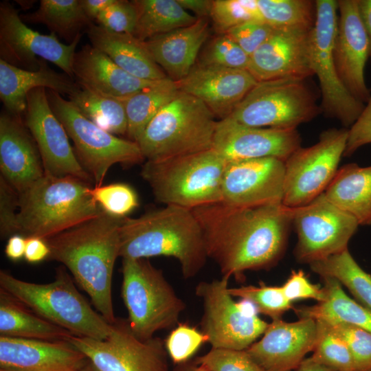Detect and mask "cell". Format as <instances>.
<instances>
[{
  "label": "cell",
  "instance_id": "25",
  "mask_svg": "<svg viewBox=\"0 0 371 371\" xmlns=\"http://www.w3.org/2000/svg\"><path fill=\"white\" fill-rule=\"evenodd\" d=\"M89 361L67 340L0 336V368L17 371H78Z\"/></svg>",
  "mask_w": 371,
  "mask_h": 371
},
{
  "label": "cell",
  "instance_id": "18",
  "mask_svg": "<svg viewBox=\"0 0 371 371\" xmlns=\"http://www.w3.org/2000/svg\"><path fill=\"white\" fill-rule=\"evenodd\" d=\"M284 161L265 157L227 162L221 202L247 207L282 203Z\"/></svg>",
  "mask_w": 371,
  "mask_h": 371
},
{
  "label": "cell",
  "instance_id": "9",
  "mask_svg": "<svg viewBox=\"0 0 371 371\" xmlns=\"http://www.w3.org/2000/svg\"><path fill=\"white\" fill-rule=\"evenodd\" d=\"M308 78L258 82L229 117L253 127L295 129L322 111Z\"/></svg>",
  "mask_w": 371,
  "mask_h": 371
},
{
  "label": "cell",
  "instance_id": "5",
  "mask_svg": "<svg viewBox=\"0 0 371 371\" xmlns=\"http://www.w3.org/2000/svg\"><path fill=\"white\" fill-rule=\"evenodd\" d=\"M0 289L74 335L105 339L112 331L113 324L93 309L64 267L57 268L54 280L47 284L24 281L1 270Z\"/></svg>",
  "mask_w": 371,
  "mask_h": 371
},
{
  "label": "cell",
  "instance_id": "54",
  "mask_svg": "<svg viewBox=\"0 0 371 371\" xmlns=\"http://www.w3.org/2000/svg\"><path fill=\"white\" fill-rule=\"evenodd\" d=\"M186 10L196 14L197 19L208 18L210 16L212 1L210 0H177Z\"/></svg>",
  "mask_w": 371,
  "mask_h": 371
},
{
  "label": "cell",
  "instance_id": "43",
  "mask_svg": "<svg viewBox=\"0 0 371 371\" xmlns=\"http://www.w3.org/2000/svg\"><path fill=\"white\" fill-rule=\"evenodd\" d=\"M205 45L199 64L247 70L249 56L226 34H219Z\"/></svg>",
  "mask_w": 371,
  "mask_h": 371
},
{
  "label": "cell",
  "instance_id": "34",
  "mask_svg": "<svg viewBox=\"0 0 371 371\" xmlns=\"http://www.w3.org/2000/svg\"><path fill=\"white\" fill-rule=\"evenodd\" d=\"M23 22L45 25L52 33L72 43L93 23L79 0H41L38 9L21 16Z\"/></svg>",
  "mask_w": 371,
  "mask_h": 371
},
{
  "label": "cell",
  "instance_id": "41",
  "mask_svg": "<svg viewBox=\"0 0 371 371\" xmlns=\"http://www.w3.org/2000/svg\"><path fill=\"white\" fill-rule=\"evenodd\" d=\"M210 17L219 34L249 21H263L256 0H213Z\"/></svg>",
  "mask_w": 371,
  "mask_h": 371
},
{
  "label": "cell",
  "instance_id": "59",
  "mask_svg": "<svg viewBox=\"0 0 371 371\" xmlns=\"http://www.w3.org/2000/svg\"><path fill=\"white\" fill-rule=\"evenodd\" d=\"M78 371H98L96 370L94 366L89 362L82 367L81 369H80Z\"/></svg>",
  "mask_w": 371,
  "mask_h": 371
},
{
  "label": "cell",
  "instance_id": "11",
  "mask_svg": "<svg viewBox=\"0 0 371 371\" xmlns=\"http://www.w3.org/2000/svg\"><path fill=\"white\" fill-rule=\"evenodd\" d=\"M315 21L309 36V60L313 75L318 78L321 109L326 115L350 127L362 112L365 104L346 88L338 75L334 44L338 20L335 0L315 1Z\"/></svg>",
  "mask_w": 371,
  "mask_h": 371
},
{
  "label": "cell",
  "instance_id": "35",
  "mask_svg": "<svg viewBox=\"0 0 371 371\" xmlns=\"http://www.w3.org/2000/svg\"><path fill=\"white\" fill-rule=\"evenodd\" d=\"M85 117L115 135H126L128 121L124 100L109 97L80 86L68 96Z\"/></svg>",
  "mask_w": 371,
  "mask_h": 371
},
{
  "label": "cell",
  "instance_id": "40",
  "mask_svg": "<svg viewBox=\"0 0 371 371\" xmlns=\"http://www.w3.org/2000/svg\"><path fill=\"white\" fill-rule=\"evenodd\" d=\"M232 297H238L250 304L258 313L271 319H281L282 315L293 308L281 286H269L260 282L259 286L247 285L228 289Z\"/></svg>",
  "mask_w": 371,
  "mask_h": 371
},
{
  "label": "cell",
  "instance_id": "48",
  "mask_svg": "<svg viewBox=\"0 0 371 371\" xmlns=\"http://www.w3.org/2000/svg\"><path fill=\"white\" fill-rule=\"evenodd\" d=\"M273 28L262 21H249L225 34L250 56L271 34Z\"/></svg>",
  "mask_w": 371,
  "mask_h": 371
},
{
  "label": "cell",
  "instance_id": "7",
  "mask_svg": "<svg viewBox=\"0 0 371 371\" xmlns=\"http://www.w3.org/2000/svg\"><path fill=\"white\" fill-rule=\"evenodd\" d=\"M217 122L203 102L179 91L151 120L136 143L149 161L207 150L212 148Z\"/></svg>",
  "mask_w": 371,
  "mask_h": 371
},
{
  "label": "cell",
  "instance_id": "42",
  "mask_svg": "<svg viewBox=\"0 0 371 371\" xmlns=\"http://www.w3.org/2000/svg\"><path fill=\"white\" fill-rule=\"evenodd\" d=\"M91 194L102 210L119 218L127 217L139 205L135 190L124 183H114L91 188Z\"/></svg>",
  "mask_w": 371,
  "mask_h": 371
},
{
  "label": "cell",
  "instance_id": "49",
  "mask_svg": "<svg viewBox=\"0 0 371 371\" xmlns=\"http://www.w3.org/2000/svg\"><path fill=\"white\" fill-rule=\"evenodd\" d=\"M19 193L0 176V234L2 238L19 234Z\"/></svg>",
  "mask_w": 371,
  "mask_h": 371
},
{
  "label": "cell",
  "instance_id": "13",
  "mask_svg": "<svg viewBox=\"0 0 371 371\" xmlns=\"http://www.w3.org/2000/svg\"><path fill=\"white\" fill-rule=\"evenodd\" d=\"M348 134L346 128H328L317 143L300 146L284 161L283 205L302 206L324 192L339 169Z\"/></svg>",
  "mask_w": 371,
  "mask_h": 371
},
{
  "label": "cell",
  "instance_id": "30",
  "mask_svg": "<svg viewBox=\"0 0 371 371\" xmlns=\"http://www.w3.org/2000/svg\"><path fill=\"white\" fill-rule=\"evenodd\" d=\"M324 194L333 204L355 218L359 225H371V166L344 165Z\"/></svg>",
  "mask_w": 371,
  "mask_h": 371
},
{
  "label": "cell",
  "instance_id": "14",
  "mask_svg": "<svg viewBox=\"0 0 371 371\" xmlns=\"http://www.w3.org/2000/svg\"><path fill=\"white\" fill-rule=\"evenodd\" d=\"M81 351L98 371H169L164 339L141 340L127 319H116L105 339L72 335L67 339Z\"/></svg>",
  "mask_w": 371,
  "mask_h": 371
},
{
  "label": "cell",
  "instance_id": "46",
  "mask_svg": "<svg viewBox=\"0 0 371 371\" xmlns=\"http://www.w3.org/2000/svg\"><path fill=\"white\" fill-rule=\"evenodd\" d=\"M195 360L210 371H265L245 350L212 348Z\"/></svg>",
  "mask_w": 371,
  "mask_h": 371
},
{
  "label": "cell",
  "instance_id": "47",
  "mask_svg": "<svg viewBox=\"0 0 371 371\" xmlns=\"http://www.w3.org/2000/svg\"><path fill=\"white\" fill-rule=\"evenodd\" d=\"M137 10L133 1L115 0L96 18L100 27L112 32L134 34Z\"/></svg>",
  "mask_w": 371,
  "mask_h": 371
},
{
  "label": "cell",
  "instance_id": "56",
  "mask_svg": "<svg viewBox=\"0 0 371 371\" xmlns=\"http://www.w3.org/2000/svg\"><path fill=\"white\" fill-rule=\"evenodd\" d=\"M360 15L370 41V57L371 58V0H358Z\"/></svg>",
  "mask_w": 371,
  "mask_h": 371
},
{
  "label": "cell",
  "instance_id": "60",
  "mask_svg": "<svg viewBox=\"0 0 371 371\" xmlns=\"http://www.w3.org/2000/svg\"><path fill=\"white\" fill-rule=\"evenodd\" d=\"M0 371H17V370H12V369H8V368H0Z\"/></svg>",
  "mask_w": 371,
  "mask_h": 371
},
{
  "label": "cell",
  "instance_id": "6",
  "mask_svg": "<svg viewBox=\"0 0 371 371\" xmlns=\"http://www.w3.org/2000/svg\"><path fill=\"white\" fill-rule=\"evenodd\" d=\"M226 164L225 159L210 148L161 160H146L140 175L158 202L192 210L222 201Z\"/></svg>",
  "mask_w": 371,
  "mask_h": 371
},
{
  "label": "cell",
  "instance_id": "3",
  "mask_svg": "<svg viewBox=\"0 0 371 371\" xmlns=\"http://www.w3.org/2000/svg\"><path fill=\"white\" fill-rule=\"evenodd\" d=\"M120 257H172L185 279L196 276L208 258L200 224L190 209L165 205L137 218L125 217L120 229Z\"/></svg>",
  "mask_w": 371,
  "mask_h": 371
},
{
  "label": "cell",
  "instance_id": "8",
  "mask_svg": "<svg viewBox=\"0 0 371 371\" xmlns=\"http://www.w3.org/2000/svg\"><path fill=\"white\" fill-rule=\"evenodd\" d=\"M122 297L127 322L141 340L160 330L173 329L186 304L179 297L161 269L146 258H122Z\"/></svg>",
  "mask_w": 371,
  "mask_h": 371
},
{
  "label": "cell",
  "instance_id": "36",
  "mask_svg": "<svg viewBox=\"0 0 371 371\" xmlns=\"http://www.w3.org/2000/svg\"><path fill=\"white\" fill-rule=\"evenodd\" d=\"M179 93L176 82L167 78L125 99L128 139L137 142L151 120Z\"/></svg>",
  "mask_w": 371,
  "mask_h": 371
},
{
  "label": "cell",
  "instance_id": "28",
  "mask_svg": "<svg viewBox=\"0 0 371 371\" xmlns=\"http://www.w3.org/2000/svg\"><path fill=\"white\" fill-rule=\"evenodd\" d=\"M38 87L69 96L80 85L67 74L52 69L43 59L35 71L19 68L0 59V98L6 111L17 115L25 113L27 94Z\"/></svg>",
  "mask_w": 371,
  "mask_h": 371
},
{
  "label": "cell",
  "instance_id": "50",
  "mask_svg": "<svg viewBox=\"0 0 371 371\" xmlns=\"http://www.w3.org/2000/svg\"><path fill=\"white\" fill-rule=\"evenodd\" d=\"M281 286L285 296L291 302L304 299H312L320 302L326 299L324 288L311 283L301 269L293 270Z\"/></svg>",
  "mask_w": 371,
  "mask_h": 371
},
{
  "label": "cell",
  "instance_id": "52",
  "mask_svg": "<svg viewBox=\"0 0 371 371\" xmlns=\"http://www.w3.org/2000/svg\"><path fill=\"white\" fill-rule=\"evenodd\" d=\"M49 247L45 239L30 236L26 237L24 258L29 263H38L49 258Z\"/></svg>",
  "mask_w": 371,
  "mask_h": 371
},
{
  "label": "cell",
  "instance_id": "51",
  "mask_svg": "<svg viewBox=\"0 0 371 371\" xmlns=\"http://www.w3.org/2000/svg\"><path fill=\"white\" fill-rule=\"evenodd\" d=\"M362 112L348 129L344 157L351 156L359 148L371 144V93Z\"/></svg>",
  "mask_w": 371,
  "mask_h": 371
},
{
  "label": "cell",
  "instance_id": "15",
  "mask_svg": "<svg viewBox=\"0 0 371 371\" xmlns=\"http://www.w3.org/2000/svg\"><path fill=\"white\" fill-rule=\"evenodd\" d=\"M291 210L292 225L297 236L294 255L300 263L310 265L347 249L359 225L324 193Z\"/></svg>",
  "mask_w": 371,
  "mask_h": 371
},
{
  "label": "cell",
  "instance_id": "12",
  "mask_svg": "<svg viewBox=\"0 0 371 371\" xmlns=\"http://www.w3.org/2000/svg\"><path fill=\"white\" fill-rule=\"evenodd\" d=\"M229 280L222 276L196 286L195 294L203 302L200 330L212 348L244 350L263 335L269 323L233 300Z\"/></svg>",
  "mask_w": 371,
  "mask_h": 371
},
{
  "label": "cell",
  "instance_id": "2",
  "mask_svg": "<svg viewBox=\"0 0 371 371\" xmlns=\"http://www.w3.org/2000/svg\"><path fill=\"white\" fill-rule=\"evenodd\" d=\"M124 218L105 212L48 239L49 258L61 262L88 294L99 313L116 321L112 278L120 257V229Z\"/></svg>",
  "mask_w": 371,
  "mask_h": 371
},
{
  "label": "cell",
  "instance_id": "44",
  "mask_svg": "<svg viewBox=\"0 0 371 371\" xmlns=\"http://www.w3.org/2000/svg\"><path fill=\"white\" fill-rule=\"evenodd\" d=\"M169 358L176 365L188 360L207 342L203 333L186 323H179L164 339Z\"/></svg>",
  "mask_w": 371,
  "mask_h": 371
},
{
  "label": "cell",
  "instance_id": "22",
  "mask_svg": "<svg viewBox=\"0 0 371 371\" xmlns=\"http://www.w3.org/2000/svg\"><path fill=\"white\" fill-rule=\"evenodd\" d=\"M175 82L179 91L200 100L220 120L231 115L258 81L246 69L197 63Z\"/></svg>",
  "mask_w": 371,
  "mask_h": 371
},
{
  "label": "cell",
  "instance_id": "10",
  "mask_svg": "<svg viewBox=\"0 0 371 371\" xmlns=\"http://www.w3.org/2000/svg\"><path fill=\"white\" fill-rule=\"evenodd\" d=\"M49 106L72 140L74 150L95 186L102 185L114 164L132 166L145 160L138 144L109 133L89 119L60 93L47 89Z\"/></svg>",
  "mask_w": 371,
  "mask_h": 371
},
{
  "label": "cell",
  "instance_id": "57",
  "mask_svg": "<svg viewBox=\"0 0 371 371\" xmlns=\"http://www.w3.org/2000/svg\"><path fill=\"white\" fill-rule=\"evenodd\" d=\"M295 371H335L313 361L311 357L305 358Z\"/></svg>",
  "mask_w": 371,
  "mask_h": 371
},
{
  "label": "cell",
  "instance_id": "38",
  "mask_svg": "<svg viewBox=\"0 0 371 371\" xmlns=\"http://www.w3.org/2000/svg\"><path fill=\"white\" fill-rule=\"evenodd\" d=\"M262 20L273 29L311 31L315 21V1L256 0Z\"/></svg>",
  "mask_w": 371,
  "mask_h": 371
},
{
  "label": "cell",
  "instance_id": "53",
  "mask_svg": "<svg viewBox=\"0 0 371 371\" xmlns=\"http://www.w3.org/2000/svg\"><path fill=\"white\" fill-rule=\"evenodd\" d=\"M26 245V237L16 234L9 237L5 247L6 256L12 261H18L24 258Z\"/></svg>",
  "mask_w": 371,
  "mask_h": 371
},
{
  "label": "cell",
  "instance_id": "20",
  "mask_svg": "<svg viewBox=\"0 0 371 371\" xmlns=\"http://www.w3.org/2000/svg\"><path fill=\"white\" fill-rule=\"evenodd\" d=\"M337 5L339 15L334 44L337 71L348 91L365 103L371 93L365 80V67L370 57L368 36L358 0H339Z\"/></svg>",
  "mask_w": 371,
  "mask_h": 371
},
{
  "label": "cell",
  "instance_id": "32",
  "mask_svg": "<svg viewBox=\"0 0 371 371\" xmlns=\"http://www.w3.org/2000/svg\"><path fill=\"white\" fill-rule=\"evenodd\" d=\"M325 300L312 306L294 309L300 317H309L326 322H343L357 326L371 333V310L351 299L341 284L330 277L322 278Z\"/></svg>",
  "mask_w": 371,
  "mask_h": 371
},
{
  "label": "cell",
  "instance_id": "31",
  "mask_svg": "<svg viewBox=\"0 0 371 371\" xmlns=\"http://www.w3.org/2000/svg\"><path fill=\"white\" fill-rule=\"evenodd\" d=\"M72 335L0 289V336L56 341Z\"/></svg>",
  "mask_w": 371,
  "mask_h": 371
},
{
  "label": "cell",
  "instance_id": "26",
  "mask_svg": "<svg viewBox=\"0 0 371 371\" xmlns=\"http://www.w3.org/2000/svg\"><path fill=\"white\" fill-rule=\"evenodd\" d=\"M72 68L74 78L80 87L121 100L153 87L163 80L137 78L89 44L76 52Z\"/></svg>",
  "mask_w": 371,
  "mask_h": 371
},
{
  "label": "cell",
  "instance_id": "24",
  "mask_svg": "<svg viewBox=\"0 0 371 371\" xmlns=\"http://www.w3.org/2000/svg\"><path fill=\"white\" fill-rule=\"evenodd\" d=\"M1 175L19 194L45 175L37 145L21 115H0Z\"/></svg>",
  "mask_w": 371,
  "mask_h": 371
},
{
  "label": "cell",
  "instance_id": "17",
  "mask_svg": "<svg viewBox=\"0 0 371 371\" xmlns=\"http://www.w3.org/2000/svg\"><path fill=\"white\" fill-rule=\"evenodd\" d=\"M25 124L37 145L45 175L78 178L89 183L93 181L80 164L64 126L53 113L45 88H36L27 94Z\"/></svg>",
  "mask_w": 371,
  "mask_h": 371
},
{
  "label": "cell",
  "instance_id": "1",
  "mask_svg": "<svg viewBox=\"0 0 371 371\" xmlns=\"http://www.w3.org/2000/svg\"><path fill=\"white\" fill-rule=\"evenodd\" d=\"M192 210L208 258L216 263L222 276L240 281L247 271L273 267L285 252L292 210L282 203L238 207L221 201Z\"/></svg>",
  "mask_w": 371,
  "mask_h": 371
},
{
  "label": "cell",
  "instance_id": "37",
  "mask_svg": "<svg viewBox=\"0 0 371 371\" xmlns=\"http://www.w3.org/2000/svg\"><path fill=\"white\" fill-rule=\"evenodd\" d=\"M309 266L322 278L337 280L359 304L371 310V274L358 265L348 249Z\"/></svg>",
  "mask_w": 371,
  "mask_h": 371
},
{
  "label": "cell",
  "instance_id": "27",
  "mask_svg": "<svg viewBox=\"0 0 371 371\" xmlns=\"http://www.w3.org/2000/svg\"><path fill=\"white\" fill-rule=\"evenodd\" d=\"M209 34L207 18L198 19L192 25L153 36L144 42L153 58L168 78L177 82L185 78L196 65Z\"/></svg>",
  "mask_w": 371,
  "mask_h": 371
},
{
  "label": "cell",
  "instance_id": "33",
  "mask_svg": "<svg viewBox=\"0 0 371 371\" xmlns=\"http://www.w3.org/2000/svg\"><path fill=\"white\" fill-rule=\"evenodd\" d=\"M137 23L134 36L142 41L186 27L197 21L177 0H135Z\"/></svg>",
  "mask_w": 371,
  "mask_h": 371
},
{
  "label": "cell",
  "instance_id": "4",
  "mask_svg": "<svg viewBox=\"0 0 371 371\" xmlns=\"http://www.w3.org/2000/svg\"><path fill=\"white\" fill-rule=\"evenodd\" d=\"M91 188L78 178L45 174L19 194V234L47 240L103 214Z\"/></svg>",
  "mask_w": 371,
  "mask_h": 371
},
{
  "label": "cell",
  "instance_id": "58",
  "mask_svg": "<svg viewBox=\"0 0 371 371\" xmlns=\"http://www.w3.org/2000/svg\"><path fill=\"white\" fill-rule=\"evenodd\" d=\"M172 371H210L205 366L195 359L176 364Z\"/></svg>",
  "mask_w": 371,
  "mask_h": 371
},
{
  "label": "cell",
  "instance_id": "16",
  "mask_svg": "<svg viewBox=\"0 0 371 371\" xmlns=\"http://www.w3.org/2000/svg\"><path fill=\"white\" fill-rule=\"evenodd\" d=\"M81 36L64 44L54 33L43 34L28 27L10 2L0 3V59L12 65L35 71L43 59L74 78L73 61Z\"/></svg>",
  "mask_w": 371,
  "mask_h": 371
},
{
  "label": "cell",
  "instance_id": "23",
  "mask_svg": "<svg viewBox=\"0 0 371 371\" xmlns=\"http://www.w3.org/2000/svg\"><path fill=\"white\" fill-rule=\"evenodd\" d=\"M311 31L274 29L249 56L247 71L258 82L313 76L309 60Z\"/></svg>",
  "mask_w": 371,
  "mask_h": 371
},
{
  "label": "cell",
  "instance_id": "45",
  "mask_svg": "<svg viewBox=\"0 0 371 371\" xmlns=\"http://www.w3.org/2000/svg\"><path fill=\"white\" fill-rule=\"evenodd\" d=\"M326 323L347 344L352 355L357 370L371 371V333L346 323Z\"/></svg>",
  "mask_w": 371,
  "mask_h": 371
},
{
  "label": "cell",
  "instance_id": "21",
  "mask_svg": "<svg viewBox=\"0 0 371 371\" xmlns=\"http://www.w3.org/2000/svg\"><path fill=\"white\" fill-rule=\"evenodd\" d=\"M317 336L314 319L300 317L293 322L273 319L262 338L245 350L265 371H293L313 352Z\"/></svg>",
  "mask_w": 371,
  "mask_h": 371
},
{
  "label": "cell",
  "instance_id": "29",
  "mask_svg": "<svg viewBox=\"0 0 371 371\" xmlns=\"http://www.w3.org/2000/svg\"><path fill=\"white\" fill-rule=\"evenodd\" d=\"M91 45L128 74L144 80L168 78L146 46L133 34L109 32L92 23L87 30Z\"/></svg>",
  "mask_w": 371,
  "mask_h": 371
},
{
  "label": "cell",
  "instance_id": "39",
  "mask_svg": "<svg viewBox=\"0 0 371 371\" xmlns=\"http://www.w3.org/2000/svg\"><path fill=\"white\" fill-rule=\"evenodd\" d=\"M316 321L317 340L310 357L335 371H357L352 355L345 341L326 322Z\"/></svg>",
  "mask_w": 371,
  "mask_h": 371
},
{
  "label": "cell",
  "instance_id": "19",
  "mask_svg": "<svg viewBox=\"0 0 371 371\" xmlns=\"http://www.w3.org/2000/svg\"><path fill=\"white\" fill-rule=\"evenodd\" d=\"M301 142L297 128L248 126L228 117L218 120L212 148L227 162L265 157L285 161Z\"/></svg>",
  "mask_w": 371,
  "mask_h": 371
},
{
  "label": "cell",
  "instance_id": "55",
  "mask_svg": "<svg viewBox=\"0 0 371 371\" xmlns=\"http://www.w3.org/2000/svg\"><path fill=\"white\" fill-rule=\"evenodd\" d=\"M82 10L88 19L95 21L98 16L115 0H79Z\"/></svg>",
  "mask_w": 371,
  "mask_h": 371
}]
</instances>
